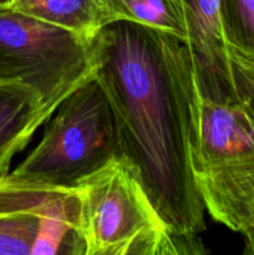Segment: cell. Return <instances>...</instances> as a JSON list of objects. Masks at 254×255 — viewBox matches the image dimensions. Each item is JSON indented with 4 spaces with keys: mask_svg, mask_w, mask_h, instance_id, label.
<instances>
[{
    "mask_svg": "<svg viewBox=\"0 0 254 255\" xmlns=\"http://www.w3.org/2000/svg\"><path fill=\"white\" fill-rule=\"evenodd\" d=\"M95 76L111 104L121 158L173 233L206 231L192 163L199 91L186 42L129 21L91 39Z\"/></svg>",
    "mask_w": 254,
    "mask_h": 255,
    "instance_id": "1",
    "label": "cell"
},
{
    "mask_svg": "<svg viewBox=\"0 0 254 255\" xmlns=\"http://www.w3.org/2000/svg\"><path fill=\"white\" fill-rule=\"evenodd\" d=\"M192 163L209 216L254 254V112L241 97L217 104L199 96Z\"/></svg>",
    "mask_w": 254,
    "mask_h": 255,
    "instance_id": "2",
    "label": "cell"
},
{
    "mask_svg": "<svg viewBox=\"0 0 254 255\" xmlns=\"http://www.w3.org/2000/svg\"><path fill=\"white\" fill-rule=\"evenodd\" d=\"M81 236L85 255L204 254L198 237L169 229L141 182L121 158L82 179Z\"/></svg>",
    "mask_w": 254,
    "mask_h": 255,
    "instance_id": "3",
    "label": "cell"
},
{
    "mask_svg": "<svg viewBox=\"0 0 254 255\" xmlns=\"http://www.w3.org/2000/svg\"><path fill=\"white\" fill-rule=\"evenodd\" d=\"M41 141L12 173L75 187L120 157L111 104L95 74L77 86L49 117Z\"/></svg>",
    "mask_w": 254,
    "mask_h": 255,
    "instance_id": "4",
    "label": "cell"
},
{
    "mask_svg": "<svg viewBox=\"0 0 254 255\" xmlns=\"http://www.w3.org/2000/svg\"><path fill=\"white\" fill-rule=\"evenodd\" d=\"M95 74L91 40L0 7V81H19L51 109Z\"/></svg>",
    "mask_w": 254,
    "mask_h": 255,
    "instance_id": "5",
    "label": "cell"
},
{
    "mask_svg": "<svg viewBox=\"0 0 254 255\" xmlns=\"http://www.w3.org/2000/svg\"><path fill=\"white\" fill-rule=\"evenodd\" d=\"M181 4L199 96L217 104L237 101L239 96L222 19L223 0H181Z\"/></svg>",
    "mask_w": 254,
    "mask_h": 255,
    "instance_id": "6",
    "label": "cell"
},
{
    "mask_svg": "<svg viewBox=\"0 0 254 255\" xmlns=\"http://www.w3.org/2000/svg\"><path fill=\"white\" fill-rule=\"evenodd\" d=\"M55 110L36 90L19 81H0V176L6 174L15 154Z\"/></svg>",
    "mask_w": 254,
    "mask_h": 255,
    "instance_id": "7",
    "label": "cell"
},
{
    "mask_svg": "<svg viewBox=\"0 0 254 255\" xmlns=\"http://www.w3.org/2000/svg\"><path fill=\"white\" fill-rule=\"evenodd\" d=\"M0 7L22 12L90 40L109 24L101 0H0Z\"/></svg>",
    "mask_w": 254,
    "mask_h": 255,
    "instance_id": "8",
    "label": "cell"
},
{
    "mask_svg": "<svg viewBox=\"0 0 254 255\" xmlns=\"http://www.w3.org/2000/svg\"><path fill=\"white\" fill-rule=\"evenodd\" d=\"M107 22L129 21L174 35L186 42L187 26L181 0H101Z\"/></svg>",
    "mask_w": 254,
    "mask_h": 255,
    "instance_id": "9",
    "label": "cell"
},
{
    "mask_svg": "<svg viewBox=\"0 0 254 255\" xmlns=\"http://www.w3.org/2000/svg\"><path fill=\"white\" fill-rule=\"evenodd\" d=\"M222 19L229 49L254 62V0H223Z\"/></svg>",
    "mask_w": 254,
    "mask_h": 255,
    "instance_id": "10",
    "label": "cell"
},
{
    "mask_svg": "<svg viewBox=\"0 0 254 255\" xmlns=\"http://www.w3.org/2000/svg\"><path fill=\"white\" fill-rule=\"evenodd\" d=\"M229 59L237 94L254 112V62L248 61L232 49H229Z\"/></svg>",
    "mask_w": 254,
    "mask_h": 255,
    "instance_id": "11",
    "label": "cell"
}]
</instances>
